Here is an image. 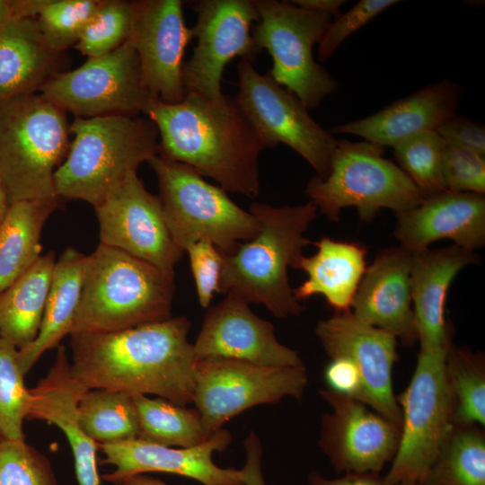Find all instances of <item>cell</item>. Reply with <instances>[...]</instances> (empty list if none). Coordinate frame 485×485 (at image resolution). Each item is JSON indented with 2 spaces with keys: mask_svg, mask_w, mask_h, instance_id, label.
Returning <instances> with one entry per match:
<instances>
[{
  "mask_svg": "<svg viewBox=\"0 0 485 485\" xmlns=\"http://www.w3.org/2000/svg\"><path fill=\"white\" fill-rule=\"evenodd\" d=\"M185 316L101 333L72 334V375L88 390L193 402L197 358Z\"/></svg>",
  "mask_w": 485,
  "mask_h": 485,
  "instance_id": "6da1fadb",
  "label": "cell"
},
{
  "mask_svg": "<svg viewBox=\"0 0 485 485\" xmlns=\"http://www.w3.org/2000/svg\"><path fill=\"white\" fill-rule=\"evenodd\" d=\"M144 114L158 130L160 156L190 166L226 192L260 194L259 160L267 147L234 97L187 93L175 104L154 100Z\"/></svg>",
  "mask_w": 485,
  "mask_h": 485,
  "instance_id": "7a4b0ae2",
  "label": "cell"
},
{
  "mask_svg": "<svg viewBox=\"0 0 485 485\" xmlns=\"http://www.w3.org/2000/svg\"><path fill=\"white\" fill-rule=\"evenodd\" d=\"M249 211L260 229L231 253L223 254L218 293L263 304L278 319L298 315L304 307L294 296L288 269H295L304 248L312 243L304 234L318 209L309 200L278 207L254 202Z\"/></svg>",
  "mask_w": 485,
  "mask_h": 485,
  "instance_id": "3957f363",
  "label": "cell"
},
{
  "mask_svg": "<svg viewBox=\"0 0 485 485\" xmlns=\"http://www.w3.org/2000/svg\"><path fill=\"white\" fill-rule=\"evenodd\" d=\"M174 277L123 251L99 243L86 255L70 334L112 332L171 316Z\"/></svg>",
  "mask_w": 485,
  "mask_h": 485,
  "instance_id": "277c9868",
  "label": "cell"
},
{
  "mask_svg": "<svg viewBox=\"0 0 485 485\" xmlns=\"http://www.w3.org/2000/svg\"><path fill=\"white\" fill-rule=\"evenodd\" d=\"M70 132L74 138L68 153L54 173L55 192L60 198L84 200L93 207L141 163L158 154V130L148 118H75Z\"/></svg>",
  "mask_w": 485,
  "mask_h": 485,
  "instance_id": "5b68a950",
  "label": "cell"
},
{
  "mask_svg": "<svg viewBox=\"0 0 485 485\" xmlns=\"http://www.w3.org/2000/svg\"><path fill=\"white\" fill-rule=\"evenodd\" d=\"M66 113L39 93L0 103V179L10 204L57 197L54 173L71 143Z\"/></svg>",
  "mask_w": 485,
  "mask_h": 485,
  "instance_id": "8992f818",
  "label": "cell"
},
{
  "mask_svg": "<svg viewBox=\"0 0 485 485\" xmlns=\"http://www.w3.org/2000/svg\"><path fill=\"white\" fill-rule=\"evenodd\" d=\"M385 147L362 140L337 141L328 175L312 177L304 193L330 221L353 207L359 219L372 221L380 209L395 214L415 207L425 198L408 175L384 158Z\"/></svg>",
  "mask_w": 485,
  "mask_h": 485,
  "instance_id": "52a82bcc",
  "label": "cell"
},
{
  "mask_svg": "<svg viewBox=\"0 0 485 485\" xmlns=\"http://www.w3.org/2000/svg\"><path fill=\"white\" fill-rule=\"evenodd\" d=\"M147 163L157 178L167 228L183 252L190 245L207 240L222 254H229L258 233L260 223L249 210L190 166L159 154Z\"/></svg>",
  "mask_w": 485,
  "mask_h": 485,
  "instance_id": "ba28073f",
  "label": "cell"
},
{
  "mask_svg": "<svg viewBox=\"0 0 485 485\" xmlns=\"http://www.w3.org/2000/svg\"><path fill=\"white\" fill-rule=\"evenodd\" d=\"M260 19L251 36L258 49L272 58L269 75L293 93L307 109L318 107L338 89V83L313 57L332 21L329 14L313 12L290 1L254 0Z\"/></svg>",
  "mask_w": 485,
  "mask_h": 485,
  "instance_id": "9c48e42d",
  "label": "cell"
},
{
  "mask_svg": "<svg viewBox=\"0 0 485 485\" xmlns=\"http://www.w3.org/2000/svg\"><path fill=\"white\" fill-rule=\"evenodd\" d=\"M447 346L420 350L409 385L396 398L401 427L398 450L384 476L391 484H419L453 424L454 405L445 375Z\"/></svg>",
  "mask_w": 485,
  "mask_h": 485,
  "instance_id": "30bf717a",
  "label": "cell"
},
{
  "mask_svg": "<svg viewBox=\"0 0 485 485\" xmlns=\"http://www.w3.org/2000/svg\"><path fill=\"white\" fill-rule=\"evenodd\" d=\"M308 382L304 366H266L227 358L197 359L193 403L208 436L253 406L286 396L301 400Z\"/></svg>",
  "mask_w": 485,
  "mask_h": 485,
  "instance_id": "8fae6325",
  "label": "cell"
},
{
  "mask_svg": "<svg viewBox=\"0 0 485 485\" xmlns=\"http://www.w3.org/2000/svg\"><path fill=\"white\" fill-rule=\"evenodd\" d=\"M237 75L238 93L234 98L266 147L287 146L311 165L316 176L324 179L338 140L313 120L297 96L269 74H260L250 60H239Z\"/></svg>",
  "mask_w": 485,
  "mask_h": 485,
  "instance_id": "7c38bea8",
  "label": "cell"
},
{
  "mask_svg": "<svg viewBox=\"0 0 485 485\" xmlns=\"http://www.w3.org/2000/svg\"><path fill=\"white\" fill-rule=\"evenodd\" d=\"M39 93L75 118L139 116L154 101L128 41L109 54L88 57L77 68L57 75Z\"/></svg>",
  "mask_w": 485,
  "mask_h": 485,
  "instance_id": "4fadbf2b",
  "label": "cell"
},
{
  "mask_svg": "<svg viewBox=\"0 0 485 485\" xmlns=\"http://www.w3.org/2000/svg\"><path fill=\"white\" fill-rule=\"evenodd\" d=\"M197 21L192 27L197 44L184 62L182 82L187 93L218 100L222 76L234 57L253 62L261 52L251 30L259 19L254 0H198L192 3Z\"/></svg>",
  "mask_w": 485,
  "mask_h": 485,
  "instance_id": "5bb4252c",
  "label": "cell"
},
{
  "mask_svg": "<svg viewBox=\"0 0 485 485\" xmlns=\"http://www.w3.org/2000/svg\"><path fill=\"white\" fill-rule=\"evenodd\" d=\"M100 243L141 259L174 277L183 251L172 241L159 196L130 172L94 207Z\"/></svg>",
  "mask_w": 485,
  "mask_h": 485,
  "instance_id": "9a60e30c",
  "label": "cell"
},
{
  "mask_svg": "<svg viewBox=\"0 0 485 485\" xmlns=\"http://www.w3.org/2000/svg\"><path fill=\"white\" fill-rule=\"evenodd\" d=\"M320 395L331 411L322 417L318 445L336 472L379 473L398 450L401 428L355 398L330 389Z\"/></svg>",
  "mask_w": 485,
  "mask_h": 485,
  "instance_id": "2e32d148",
  "label": "cell"
},
{
  "mask_svg": "<svg viewBox=\"0 0 485 485\" xmlns=\"http://www.w3.org/2000/svg\"><path fill=\"white\" fill-rule=\"evenodd\" d=\"M315 334L331 359L344 357L357 368L362 380L359 401L401 428V412L392 384L397 339L361 322L351 311L320 321Z\"/></svg>",
  "mask_w": 485,
  "mask_h": 485,
  "instance_id": "e0dca14e",
  "label": "cell"
},
{
  "mask_svg": "<svg viewBox=\"0 0 485 485\" xmlns=\"http://www.w3.org/2000/svg\"><path fill=\"white\" fill-rule=\"evenodd\" d=\"M194 39L185 23L181 0L136 1L128 42L135 49L144 84L154 100L167 104L185 97L183 56Z\"/></svg>",
  "mask_w": 485,
  "mask_h": 485,
  "instance_id": "ac0fdd59",
  "label": "cell"
},
{
  "mask_svg": "<svg viewBox=\"0 0 485 485\" xmlns=\"http://www.w3.org/2000/svg\"><path fill=\"white\" fill-rule=\"evenodd\" d=\"M244 300L233 295L207 310L193 343L197 359L227 358L266 366H297L296 350L281 344L274 326L257 316Z\"/></svg>",
  "mask_w": 485,
  "mask_h": 485,
  "instance_id": "d6986e66",
  "label": "cell"
},
{
  "mask_svg": "<svg viewBox=\"0 0 485 485\" xmlns=\"http://www.w3.org/2000/svg\"><path fill=\"white\" fill-rule=\"evenodd\" d=\"M231 440L230 432L220 428L205 443L190 448H173L141 438L97 445L104 455L102 463L114 466L101 479L114 483L129 476L160 472L188 477L203 485H243L241 470L221 468L212 459L214 452L225 450Z\"/></svg>",
  "mask_w": 485,
  "mask_h": 485,
  "instance_id": "ffe728a7",
  "label": "cell"
},
{
  "mask_svg": "<svg viewBox=\"0 0 485 485\" xmlns=\"http://www.w3.org/2000/svg\"><path fill=\"white\" fill-rule=\"evenodd\" d=\"M410 265L411 252L401 247L381 250L366 267L350 309L361 322L391 333L406 346L418 340Z\"/></svg>",
  "mask_w": 485,
  "mask_h": 485,
  "instance_id": "44dd1931",
  "label": "cell"
},
{
  "mask_svg": "<svg viewBox=\"0 0 485 485\" xmlns=\"http://www.w3.org/2000/svg\"><path fill=\"white\" fill-rule=\"evenodd\" d=\"M396 215L394 236L414 252L440 239L474 251L485 243V196L445 190Z\"/></svg>",
  "mask_w": 485,
  "mask_h": 485,
  "instance_id": "7402d4cb",
  "label": "cell"
},
{
  "mask_svg": "<svg viewBox=\"0 0 485 485\" xmlns=\"http://www.w3.org/2000/svg\"><path fill=\"white\" fill-rule=\"evenodd\" d=\"M87 390L72 375L66 347L59 345L48 374L29 389L26 419L47 421L60 428L70 444L79 485H100L98 446L83 430L78 416L79 401Z\"/></svg>",
  "mask_w": 485,
  "mask_h": 485,
  "instance_id": "603a6c76",
  "label": "cell"
},
{
  "mask_svg": "<svg viewBox=\"0 0 485 485\" xmlns=\"http://www.w3.org/2000/svg\"><path fill=\"white\" fill-rule=\"evenodd\" d=\"M461 87L449 80L428 84L381 110L344 124L331 134H349L381 146H394L419 133L436 130L456 113Z\"/></svg>",
  "mask_w": 485,
  "mask_h": 485,
  "instance_id": "cb8c5ba5",
  "label": "cell"
},
{
  "mask_svg": "<svg viewBox=\"0 0 485 485\" xmlns=\"http://www.w3.org/2000/svg\"><path fill=\"white\" fill-rule=\"evenodd\" d=\"M480 260L475 251L455 244L411 252L410 291L420 350L448 345L451 328L445 313L449 287L463 268Z\"/></svg>",
  "mask_w": 485,
  "mask_h": 485,
  "instance_id": "d4e9b609",
  "label": "cell"
},
{
  "mask_svg": "<svg viewBox=\"0 0 485 485\" xmlns=\"http://www.w3.org/2000/svg\"><path fill=\"white\" fill-rule=\"evenodd\" d=\"M68 62L47 44L35 19H13L0 30V103L39 93Z\"/></svg>",
  "mask_w": 485,
  "mask_h": 485,
  "instance_id": "484cf974",
  "label": "cell"
},
{
  "mask_svg": "<svg viewBox=\"0 0 485 485\" xmlns=\"http://www.w3.org/2000/svg\"><path fill=\"white\" fill-rule=\"evenodd\" d=\"M317 251L303 255L295 269L306 274V279L293 294L297 301L322 295L335 313L350 311L351 304L366 269L367 249L359 242L322 237L313 242Z\"/></svg>",
  "mask_w": 485,
  "mask_h": 485,
  "instance_id": "4316f807",
  "label": "cell"
},
{
  "mask_svg": "<svg viewBox=\"0 0 485 485\" xmlns=\"http://www.w3.org/2000/svg\"><path fill=\"white\" fill-rule=\"evenodd\" d=\"M85 260L86 255L73 247H67L56 260L38 335L18 349L24 375L47 350L57 348L62 339L70 334L80 300Z\"/></svg>",
  "mask_w": 485,
  "mask_h": 485,
  "instance_id": "83f0119b",
  "label": "cell"
},
{
  "mask_svg": "<svg viewBox=\"0 0 485 485\" xmlns=\"http://www.w3.org/2000/svg\"><path fill=\"white\" fill-rule=\"evenodd\" d=\"M58 197L10 204L0 225V293L8 288L41 257V232L61 203Z\"/></svg>",
  "mask_w": 485,
  "mask_h": 485,
  "instance_id": "f1b7e54d",
  "label": "cell"
},
{
  "mask_svg": "<svg viewBox=\"0 0 485 485\" xmlns=\"http://www.w3.org/2000/svg\"><path fill=\"white\" fill-rule=\"evenodd\" d=\"M56 264L50 251L0 293V337L22 348L37 337Z\"/></svg>",
  "mask_w": 485,
  "mask_h": 485,
  "instance_id": "f546056e",
  "label": "cell"
},
{
  "mask_svg": "<svg viewBox=\"0 0 485 485\" xmlns=\"http://www.w3.org/2000/svg\"><path fill=\"white\" fill-rule=\"evenodd\" d=\"M419 485H485V433L453 421Z\"/></svg>",
  "mask_w": 485,
  "mask_h": 485,
  "instance_id": "4dcf8cb0",
  "label": "cell"
},
{
  "mask_svg": "<svg viewBox=\"0 0 485 485\" xmlns=\"http://www.w3.org/2000/svg\"><path fill=\"white\" fill-rule=\"evenodd\" d=\"M133 399L139 423L138 438L180 448L194 447L210 438L197 409L146 395H134Z\"/></svg>",
  "mask_w": 485,
  "mask_h": 485,
  "instance_id": "1f68e13d",
  "label": "cell"
},
{
  "mask_svg": "<svg viewBox=\"0 0 485 485\" xmlns=\"http://www.w3.org/2000/svg\"><path fill=\"white\" fill-rule=\"evenodd\" d=\"M80 425L97 445L138 438L139 423L133 395L107 389H90L78 403Z\"/></svg>",
  "mask_w": 485,
  "mask_h": 485,
  "instance_id": "d6a6232c",
  "label": "cell"
},
{
  "mask_svg": "<svg viewBox=\"0 0 485 485\" xmlns=\"http://www.w3.org/2000/svg\"><path fill=\"white\" fill-rule=\"evenodd\" d=\"M445 375L454 405V421L485 425V359L481 352L449 342Z\"/></svg>",
  "mask_w": 485,
  "mask_h": 485,
  "instance_id": "836d02e7",
  "label": "cell"
},
{
  "mask_svg": "<svg viewBox=\"0 0 485 485\" xmlns=\"http://www.w3.org/2000/svg\"><path fill=\"white\" fill-rule=\"evenodd\" d=\"M445 140L436 130L411 136L393 146L397 165L424 198L447 190L442 171Z\"/></svg>",
  "mask_w": 485,
  "mask_h": 485,
  "instance_id": "e575fe53",
  "label": "cell"
},
{
  "mask_svg": "<svg viewBox=\"0 0 485 485\" xmlns=\"http://www.w3.org/2000/svg\"><path fill=\"white\" fill-rule=\"evenodd\" d=\"M135 15L136 1L101 0L75 48L87 58L114 51L130 38Z\"/></svg>",
  "mask_w": 485,
  "mask_h": 485,
  "instance_id": "d590c367",
  "label": "cell"
},
{
  "mask_svg": "<svg viewBox=\"0 0 485 485\" xmlns=\"http://www.w3.org/2000/svg\"><path fill=\"white\" fill-rule=\"evenodd\" d=\"M29 401L18 348L0 337V439L25 440L22 424L27 418Z\"/></svg>",
  "mask_w": 485,
  "mask_h": 485,
  "instance_id": "8d00e7d4",
  "label": "cell"
},
{
  "mask_svg": "<svg viewBox=\"0 0 485 485\" xmlns=\"http://www.w3.org/2000/svg\"><path fill=\"white\" fill-rule=\"evenodd\" d=\"M101 2L48 0L35 19L44 40L51 48L60 52L75 47Z\"/></svg>",
  "mask_w": 485,
  "mask_h": 485,
  "instance_id": "74e56055",
  "label": "cell"
},
{
  "mask_svg": "<svg viewBox=\"0 0 485 485\" xmlns=\"http://www.w3.org/2000/svg\"><path fill=\"white\" fill-rule=\"evenodd\" d=\"M0 485H57L40 452L25 440L0 439Z\"/></svg>",
  "mask_w": 485,
  "mask_h": 485,
  "instance_id": "f35d334b",
  "label": "cell"
},
{
  "mask_svg": "<svg viewBox=\"0 0 485 485\" xmlns=\"http://www.w3.org/2000/svg\"><path fill=\"white\" fill-rule=\"evenodd\" d=\"M442 171L447 190L485 193V160L483 155L445 141Z\"/></svg>",
  "mask_w": 485,
  "mask_h": 485,
  "instance_id": "ab89813d",
  "label": "cell"
},
{
  "mask_svg": "<svg viewBox=\"0 0 485 485\" xmlns=\"http://www.w3.org/2000/svg\"><path fill=\"white\" fill-rule=\"evenodd\" d=\"M399 2L396 0H361L346 13H340L331 21L318 43V60L325 62L350 35Z\"/></svg>",
  "mask_w": 485,
  "mask_h": 485,
  "instance_id": "60d3db41",
  "label": "cell"
},
{
  "mask_svg": "<svg viewBox=\"0 0 485 485\" xmlns=\"http://www.w3.org/2000/svg\"><path fill=\"white\" fill-rule=\"evenodd\" d=\"M185 251L189 256L198 303L203 308H207L214 294L218 293L223 254L207 240L190 245Z\"/></svg>",
  "mask_w": 485,
  "mask_h": 485,
  "instance_id": "b9f144b4",
  "label": "cell"
},
{
  "mask_svg": "<svg viewBox=\"0 0 485 485\" xmlns=\"http://www.w3.org/2000/svg\"><path fill=\"white\" fill-rule=\"evenodd\" d=\"M436 132L445 141L485 154V127L478 121L455 113Z\"/></svg>",
  "mask_w": 485,
  "mask_h": 485,
  "instance_id": "7bdbcfd3",
  "label": "cell"
},
{
  "mask_svg": "<svg viewBox=\"0 0 485 485\" xmlns=\"http://www.w3.org/2000/svg\"><path fill=\"white\" fill-rule=\"evenodd\" d=\"M329 389L359 401L362 380L357 368L347 358L331 359L324 371Z\"/></svg>",
  "mask_w": 485,
  "mask_h": 485,
  "instance_id": "ee69618b",
  "label": "cell"
},
{
  "mask_svg": "<svg viewBox=\"0 0 485 485\" xmlns=\"http://www.w3.org/2000/svg\"><path fill=\"white\" fill-rule=\"evenodd\" d=\"M246 461L241 469L243 485H265L261 470L262 445L260 439L251 430L243 440Z\"/></svg>",
  "mask_w": 485,
  "mask_h": 485,
  "instance_id": "f6af8a7d",
  "label": "cell"
},
{
  "mask_svg": "<svg viewBox=\"0 0 485 485\" xmlns=\"http://www.w3.org/2000/svg\"><path fill=\"white\" fill-rule=\"evenodd\" d=\"M310 485H394L388 482L384 476L379 473H346L337 479H327L316 471H312L308 474Z\"/></svg>",
  "mask_w": 485,
  "mask_h": 485,
  "instance_id": "bcb514c9",
  "label": "cell"
},
{
  "mask_svg": "<svg viewBox=\"0 0 485 485\" xmlns=\"http://www.w3.org/2000/svg\"><path fill=\"white\" fill-rule=\"evenodd\" d=\"M293 4L313 12L322 13L332 16L340 14V7L344 0H292Z\"/></svg>",
  "mask_w": 485,
  "mask_h": 485,
  "instance_id": "7dc6e473",
  "label": "cell"
},
{
  "mask_svg": "<svg viewBox=\"0 0 485 485\" xmlns=\"http://www.w3.org/2000/svg\"><path fill=\"white\" fill-rule=\"evenodd\" d=\"M48 0H11L15 19L33 18L40 13Z\"/></svg>",
  "mask_w": 485,
  "mask_h": 485,
  "instance_id": "c3c4849f",
  "label": "cell"
},
{
  "mask_svg": "<svg viewBox=\"0 0 485 485\" xmlns=\"http://www.w3.org/2000/svg\"><path fill=\"white\" fill-rule=\"evenodd\" d=\"M113 485H168L162 481L161 480L145 475V474H137L129 476L124 479H121L114 483Z\"/></svg>",
  "mask_w": 485,
  "mask_h": 485,
  "instance_id": "681fc988",
  "label": "cell"
},
{
  "mask_svg": "<svg viewBox=\"0 0 485 485\" xmlns=\"http://www.w3.org/2000/svg\"><path fill=\"white\" fill-rule=\"evenodd\" d=\"M15 19L11 0H0V30Z\"/></svg>",
  "mask_w": 485,
  "mask_h": 485,
  "instance_id": "f907efd6",
  "label": "cell"
},
{
  "mask_svg": "<svg viewBox=\"0 0 485 485\" xmlns=\"http://www.w3.org/2000/svg\"><path fill=\"white\" fill-rule=\"evenodd\" d=\"M9 207H10V201L8 198V195L0 179V225L4 221L7 214V211L9 209Z\"/></svg>",
  "mask_w": 485,
  "mask_h": 485,
  "instance_id": "816d5d0a",
  "label": "cell"
},
{
  "mask_svg": "<svg viewBox=\"0 0 485 485\" xmlns=\"http://www.w3.org/2000/svg\"><path fill=\"white\" fill-rule=\"evenodd\" d=\"M417 485H419V484H417Z\"/></svg>",
  "mask_w": 485,
  "mask_h": 485,
  "instance_id": "f5cc1de1",
  "label": "cell"
}]
</instances>
